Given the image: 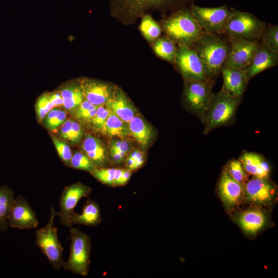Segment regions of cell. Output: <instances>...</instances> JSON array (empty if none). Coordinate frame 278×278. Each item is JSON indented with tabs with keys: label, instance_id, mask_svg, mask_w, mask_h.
Masks as SVG:
<instances>
[{
	"label": "cell",
	"instance_id": "6da1fadb",
	"mask_svg": "<svg viewBox=\"0 0 278 278\" xmlns=\"http://www.w3.org/2000/svg\"><path fill=\"white\" fill-rule=\"evenodd\" d=\"M230 47V42L227 37L206 32L191 48L201 60L208 78L215 80L221 73Z\"/></svg>",
	"mask_w": 278,
	"mask_h": 278
},
{
	"label": "cell",
	"instance_id": "7a4b0ae2",
	"mask_svg": "<svg viewBox=\"0 0 278 278\" xmlns=\"http://www.w3.org/2000/svg\"><path fill=\"white\" fill-rule=\"evenodd\" d=\"M163 27L168 39L190 48L206 33L193 16L189 7L173 12L163 21Z\"/></svg>",
	"mask_w": 278,
	"mask_h": 278
},
{
	"label": "cell",
	"instance_id": "3957f363",
	"mask_svg": "<svg viewBox=\"0 0 278 278\" xmlns=\"http://www.w3.org/2000/svg\"><path fill=\"white\" fill-rule=\"evenodd\" d=\"M242 98L233 97L223 89L213 93L208 109L204 117L203 134L234 123L237 108Z\"/></svg>",
	"mask_w": 278,
	"mask_h": 278
},
{
	"label": "cell",
	"instance_id": "277c9868",
	"mask_svg": "<svg viewBox=\"0 0 278 278\" xmlns=\"http://www.w3.org/2000/svg\"><path fill=\"white\" fill-rule=\"evenodd\" d=\"M194 0H110L114 14L135 19L146 10L156 9L161 11L173 12L186 7Z\"/></svg>",
	"mask_w": 278,
	"mask_h": 278
},
{
	"label": "cell",
	"instance_id": "5b68a950",
	"mask_svg": "<svg viewBox=\"0 0 278 278\" xmlns=\"http://www.w3.org/2000/svg\"><path fill=\"white\" fill-rule=\"evenodd\" d=\"M231 14L223 31L228 38L242 39L249 41L261 39L266 25L254 14L230 7Z\"/></svg>",
	"mask_w": 278,
	"mask_h": 278
},
{
	"label": "cell",
	"instance_id": "8992f818",
	"mask_svg": "<svg viewBox=\"0 0 278 278\" xmlns=\"http://www.w3.org/2000/svg\"><path fill=\"white\" fill-rule=\"evenodd\" d=\"M58 213L53 206L50 207V215L46 224L36 231L35 244L46 256L53 268L59 270L63 268V247L59 241L58 229L54 220Z\"/></svg>",
	"mask_w": 278,
	"mask_h": 278
},
{
	"label": "cell",
	"instance_id": "52a82bcc",
	"mask_svg": "<svg viewBox=\"0 0 278 278\" xmlns=\"http://www.w3.org/2000/svg\"><path fill=\"white\" fill-rule=\"evenodd\" d=\"M70 253L63 268L72 273L81 276H87L90 264L91 240L90 236L78 228L70 230Z\"/></svg>",
	"mask_w": 278,
	"mask_h": 278
},
{
	"label": "cell",
	"instance_id": "ba28073f",
	"mask_svg": "<svg viewBox=\"0 0 278 278\" xmlns=\"http://www.w3.org/2000/svg\"><path fill=\"white\" fill-rule=\"evenodd\" d=\"M215 80H185L183 102L187 109L202 123L212 95Z\"/></svg>",
	"mask_w": 278,
	"mask_h": 278
},
{
	"label": "cell",
	"instance_id": "9c48e42d",
	"mask_svg": "<svg viewBox=\"0 0 278 278\" xmlns=\"http://www.w3.org/2000/svg\"><path fill=\"white\" fill-rule=\"evenodd\" d=\"M189 8L193 16L205 32L223 34L231 14L228 5L203 7L193 2Z\"/></svg>",
	"mask_w": 278,
	"mask_h": 278
},
{
	"label": "cell",
	"instance_id": "30bf717a",
	"mask_svg": "<svg viewBox=\"0 0 278 278\" xmlns=\"http://www.w3.org/2000/svg\"><path fill=\"white\" fill-rule=\"evenodd\" d=\"M174 63L185 80L210 79L196 53L185 45L178 44Z\"/></svg>",
	"mask_w": 278,
	"mask_h": 278
},
{
	"label": "cell",
	"instance_id": "8fae6325",
	"mask_svg": "<svg viewBox=\"0 0 278 278\" xmlns=\"http://www.w3.org/2000/svg\"><path fill=\"white\" fill-rule=\"evenodd\" d=\"M229 40L230 47L224 66L244 69L251 62L259 48L260 42L259 40L249 41L234 38Z\"/></svg>",
	"mask_w": 278,
	"mask_h": 278
},
{
	"label": "cell",
	"instance_id": "7c38bea8",
	"mask_svg": "<svg viewBox=\"0 0 278 278\" xmlns=\"http://www.w3.org/2000/svg\"><path fill=\"white\" fill-rule=\"evenodd\" d=\"M91 191L90 187L80 182L65 188L60 197V211L58 213V216L63 225L67 227H71L69 219L74 212L75 207L79 201L82 198L87 197Z\"/></svg>",
	"mask_w": 278,
	"mask_h": 278
},
{
	"label": "cell",
	"instance_id": "4fadbf2b",
	"mask_svg": "<svg viewBox=\"0 0 278 278\" xmlns=\"http://www.w3.org/2000/svg\"><path fill=\"white\" fill-rule=\"evenodd\" d=\"M9 227L20 229H31L39 224L36 213L25 198H15L8 218Z\"/></svg>",
	"mask_w": 278,
	"mask_h": 278
},
{
	"label": "cell",
	"instance_id": "5bb4252c",
	"mask_svg": "<svg viewBox=\"0 0 278 278\" xmlns=\"http://www.w3.org/2000/svg\"><path fill=\"white\" fill-rule=\"evenodd\" d=\"M78 82L84 99L96 106L106 105L113 95L114 88L108 83L88 78Z\"/></svg>",
	"mask_w": 278,
	"mask_h": 278
},
{
	"label": "cell",
	"instance_id": "9a60e30c",
	"mask_svg": "<svg viewBox=\"0 0 278 278\" xmlns=\"http://www.w3.org/2000/svg\"><path fill=\"white\" fill-rule=\"evenodd\" d=\"M275 187L268 178L254 177L244 185V193L247 200L258 204H266L272 199Z\"/></svg>",
	"mask_w": 278,
	"mask_h": 278
},
{
	"label": "cell",
	"instance_id": "2e32d148",
	"mask_svg": "<svg viewBox=\"0 0 278 278\" xmlns=\"http://www.w3.org/2000/svg\"><path fill=\"white\" fill-rule=\"evenodd\" d=\"M221 73L223 80L222 89L233 97L242 98L249 81L245 71L223 65Z\"/></svg>",
	"mask_w": 278,
	"mask_h": 278
},
{
	"label": "cell",
	"instance_id": "e0dca14e",
	"mask_svg": "<svg viewBox=\"0 0 278 278\" xmlns=\"http://www.w3.org/2000/svg\"><path fill=\"white\" fill-rule=\"evenodd\" d=\"M277 64L278 53L270 49L261 41L259 48L251 62L243 70L250 81L259 73L274 67Z\"/></svg>",
	"mask_w": 278,
	"mask_h": 278
},
{
	"label": "cell",
	"instance_id": "ac0fdd59",
	"mask_svg": "<svg viewBox=\"0 0 278 278\" xmlns=\"http://www.w3.org/2000/svg\"><path fill=\"white\" fill-rule=\"evenodd\" d=\"M245 184L234 180L228 172L224 167L220 178L218 189L223 202L228 206L236 205L244 191Z\"/></svg>",
	"mask_w": 278,
	"mask_h": 278
},
{
	"label": "cell",
	"instance_id": "d6986e66",
	"mask_svg": "<svg viewBox=\"0 0 278 278\" xmlns=\"http://www.w3.org/2000/svg\"><path fill=\"white\" fill-rule=\"evenodd\" d=\"M106 105L111 112L127 124L136 115V109L119 88L114 89L111 98Z\"/></svg>",
	"mask_w": 278,
	"mask_h": 278
},
{
	"label": "cell",
	"instance_id": "ffe728a7",
	"mask_svg": "<svg viewBox=\"0 0 278 278\" xmlns=\"http://www.w3.org/2000/svg\"><path fill=\"white\" fill-rule=\"evenodd\" d=\"M245 171L258 178H268L270 167L265 158L259 153L243 151L239 159Z\"/></svg>",
	"mask_w": 278,
	"mask_h": 278
},
{
	"label": "cell",
	"instance_id": "44dd1931",
	"mask_svg": "<svg viewBox=\"0 0 278 278\" xmlns=\"http://www.w3.org/2000/svg\"><path fill=\"white\" fill-rule=\"evenodd\" d=\"M82 149L96 168H104L107 165L108 160L106 150L98 138L88 134L83 141Z\"/></svg>",
	"mask_w": 278,
	"mask_h": 278
},
{
	"label": "cell",
	"instance_id": "7402d4cb",
	"mask_svg": "<svg viewBox=\"0 0 278 278\" xmlns=\"http://www.w3.org/2000/svg\"><path fill=\"white\" fill-rule=\"evenodd\" d=\"M100 210L97 202L89 199L82 207L80 214L75 212L69 219L71 227L73 224L96 226L101 221Z\"/></svg>",
	"mask_w": 278,
	"mask_h": 278
},
{
	"label": "cell",
	"instance_id": "603a6c76",
	"mask_svg": "<svg viewBox=\"0 0 278 278\" xmlns=\"http://www.w3.org/2000/svg\"><path fill=\"white\" fill-rule=\"evenodd\" d=\"M130 135H131L142 148L149 144L154 135L152 127L141 117L135 115L128 123Z\"/></svg>",
	"mask_w": 278,
	"mask_h": 278
},
{
	"label": "cell",
	"instance_id": "cb8c5ba5",
	"mask_svg": "<svg viewBox=\"0 0 278 278\" xmlns=\"http://www.w3.org/2000/svg\"><path fill=\"white\" fill-rule=\"evenodd\" d=\"M266 217L264 214L258 210H251L241 213L238 221L247 233L253 234L260 230L265 224Z\"/></svg>",
	"mask_w": 278,
	"mask_h": 278
},
{
	"label": "cell",
	"instance_id": "d4e9b609",
	"mask_svg": "<svg viewBox=\"0 0 278 278\" xmlns=\"http://www.w3.org/2000/svg\"><path fill=\"white\" fill-rule=\"evenodd\" d=\"M60 93L63 98V107L70 111H74L84 99L79 82L64 85Z\"/></svg>",
	"mask_w": 278,
	"mask_h": 278
},
{
	"label": "cell",
	"instance_id": "484cf974",
	"mask_svg": "<svg viewBox=\"0 0 278 278\" xmlns=\"http://www.w3.org/2000/svg\"><path fill=\"white\" fill-rule=\"evenodd\" d=\"M101 132L109 136L120 138L130 135L128 124L111 111Z\"/></svg>",
	"mask_w": 278,
	"mask_h": 278
},
{
	"label": "cell",
	"instance_id": "4316f807",
	"mask_svg": "<svg viewBox=\"0 0 278 278\" xmlns=\"http://www.w3.org/2000/svg\"><path fill=\"white\" fill-rule=\"evenodd\" d=\"M15 200L13 191L7 186H0V230L9 227L8 218Z\"/></svg>",
	"mask_w": 278,
	"mask_h": 278
},
{
	"label": "cell",
	"instance_id": "83f0119b",
	"mask_svg": "<svg viewBox=\"0 0 278 278\" xmlns=\"http://www.w3.org/2000/svg\"><path fill=\"white\" fill-rule=\"evenodd\" d=\"M175 43L168 38H158L154 41L153 50L162 59L174 63L177 53Z\"/></svg>",
	"mask_w": 278,
	"mask_h": 278
},
{
	"label": "cell",
	"instance_id": "f1b7e54d",
	"mask_svg": "<svg viewBox=\"0 0 278 278\" xmlns=\"http://www.w3.org/2000/svg\"><path fill=\"white\" fill-rule=\"evenodd\" d=\"M60 135L73 144L79 143L83 135V130L76 121L68 119L61 125Z\"/></svg>",
	"mask_w": 278,
	"mask_h": 278
},
{
	"label": "cell",
	"instance_id": "f546056e",
	"mask_svg": "<svg viewBox=\"0 0 278 278\" xmlns=\"http://www.w3.org/2000/svg\"><path fill=\"white\" fill-rule=\"evenodd\" d=\"M131 148V144L126 140H113L110 144V157L112 162L119 165L123 162Z\"/></svg>",
	"mask_w": 278,
	"mask_h": 278
},
{
	"label": "cell",
	"instance_id": "4dcf8cb0",
	"mask_svg": "<svg viewBox=\"0 0 278 278\" xmlns=\"http://www.w3.org/2000/svg\"><path fill=\"white\" fill-rule=\"evenodd\" d=\"M140 29L145 39L150 42L158 39L162 31L161 27L149 14L143 16Z\"/></svg>",
	"mask_w": 278,
	"mask_h": 278
},
{
	"label": "cell",
	"instance_id": "1f68e13d",
	"mask_svg": "<svg viewBox=\"0 0 278 278\" xmlns=\"http://www.w3.org/2000/svg\"><path fill=\"white\" fill-rule=\"evenodd\" d=\"M262 42L271 50L278 53V26L266 24L261 37Z\"/></svg>",
	"mask_w": 278,
	"mask_h": 278
},
{
	"label": "cell",
	"instance_id": "d6a6232c",
	"mask_svg": "<svg viewBox=\"0 0 278 278\" xmlns=\"http://www.w3.org/2000/svg\"><path fill=\"white\" fill-rule=\"evenodd\" d=\"M225 167L229 174L239 183L245 184L248 181V173L239 160H230Z\"/></svg>",
	"mask_w": 278,
	"mask_h": 278
},
{
	"label": "cell",
	"instance_id": "836d02e7",
	"mask_svg": "<svg viewBox=\"0 0 278 278\" xmlns=\"http://www.w3.org/2000/svg\"><path fill=\"white\" fill-rule=\"evenodd\" d=\"M97 107L84 99L73 111L74 117L79 121L89 122L95 115Z\"/></svg>",
	"mask_w": 278,
	"mask_h": 278
},
{
	"label": "cell",
	"instance_id": "e575fe53",
	"mask_svg": "<svg viewBox=\"0 0 278 278\" xmlns=\"http://www.w3.org/2000/svg\"><path fill=\"white\" fill-rule=\"evenodd\" d=\"M66 113L58 109H52L45 117V125L50 130L57 129L66 120Z\"/></svg>",
	"mask_w": 278,
	"mask_h": 278
},
{
	"label": "cell",
	"instance_id": "d590c367",
	"mask_svg": "<svg viewBox=\"0 0 278 278\" xmlns=\"http://www.w3.org/2000/svg\"><path fill=\"white\" fill-rule=\"evenodd\" d=\"M70 165L74 168L90 172L96 168L87 155L79 152H76L72 155Z\"/></svg>",
	"mask_w": 278,
	"mask_h": 278
},
{
	"label": "cell",
	"instance_id": "8d00e7d4",
	"mask_svg": "<svg viewBox=\"0 0 278 278\" xmlns=\"http://www.w3.org/2000/svg\"><path fill=\"white\" fill-rule=\"evenodd\" d=\"M146 157L143 152L135 150L129 153L125 160V168L131 171L136 170L145 164Z\"/></svg>",
	"mask_w": 278,
	"mask_h": 278
},
{
	"label": "cell",
	"instance_id": "74e56055",
	"mask_svg": "<svg viewBox=\"0 0 278 278\" xmlns=\"http://www.w3.org/2000/svg\"><path fill=\"white\" fill-rule=\"evenodd\" d=\"M116 168H96L90 173L102 184L113 187Z\"/></svg>",
	"mask_w": 278,
	"mask_h": 278
},
{
	"label": "cell",
	"instance_id": "f35d334b",
	"mask_svg": "<svg viewBox=\"0 0 278 278\" xmlns=\"http://www.w3.org/2000/svg\"><path fill=\"white\" fill-rule=\"evenodd\" d=\"M110 112L106 105L98 106L95 115L89 123L94 129L101 132Z\"/></svg>",
	"mask_w": 278,
	"mask_h": 278
},
{
	"label": "cell",
	"instance_id": "ab89813d",
	"mask_svg": "<svg viewBox=\"0 0 278 278\" xmlns=\"http://www.w3.org/2000/svg\"><path fill=\"white\" fill-rule=\"evenodd\" d=\"M54 107L48 99L47 94L40 96L36 103V113L39 121H41Z\"/></svg>",
	"mask_w": 278,
	"mask_h": 278
},
{
	"label": "cell",
	"instance_id": "60d3db41",
	"mask_svg": "<svg viewBox=\"0 0 278 278\" xmlns=\"http://www.w3.org/2000/svg\"><path fill=\"white\" fill-rule=\"evenodd\" d=\"M52 139L59 157L65 164L70 165L73 155L70 147L55 136H52Z\"/></svg>",
	"mask_w": 278,
	"mask_h": 278
},
{
	"label": "cell",
	"instance_id": "b9f144b4",
	"mask_svg": "<svg viewBox=\"0 0 278 278\" xmlns=\"http://www.w3.org/2000/svg\"><path fill=\"white\" fill-rule=\"evenodd\" d=\"M132 171L124 168H116L113 181V187L126 185L130 180Z\"/></svg>",
	"mask_w": 278,
	"mask_h": 278
},
{
	"label": "cell",
	"instance_id": "7bdbcfd3",
	"mask_svg": "<svg viewBox=\"0 0 278 278\" xmlns=\"http://www.w3.org/2000/svg\"><path fill=\"white\" fill-rule=\"evenodd\" d=\"M48 97L54 107L63 106L62 97L59 92H55L47 94Z\"/></svg>",
	"mask_w": 278,
	"mask_h": 278
}]
</instances>
